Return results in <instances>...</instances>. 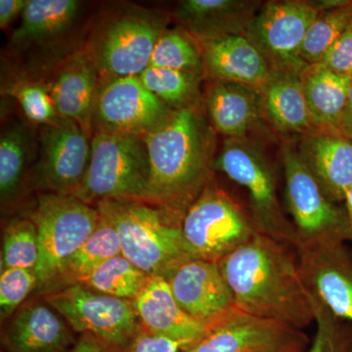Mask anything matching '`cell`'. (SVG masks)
I'll list each match as a JSON object with an SVG mask.
<instances>
[{"mask_svg":"<svg viewBox=\"0 0 352 352\" xmlns=\"http://www.w3.org/2000/svg\"><path fill=\"white\" fill-rule=\"evenodd\" d=\"M294 249L258 232L222 259L219 266L235 307L298 330L312 323L311 294Z\"/></svg>","mask_w":352,"mask_h":352,"instance_id":"6da1fadb","label":"cell"},{"mask_svg":"<svg viewBox=\"0 0 352 352\" xmlns=\"http://www.w3.org/2000/svg\"><path fill=\"white\" fill-rule=\"evenodd\" d=\"M197 105L173 110L144 136L150 164L146 203L182 224L187 210L212 182L215 134Z\"/></svg>","mask_w":352,"mask_h":352,"instance_id":"7a4b0ae2","label":"cell"},{"mask_svg":"<svg viewBox=\"0 0 352 352\" xmlns=\"http://www.w3.org/2000/svg\"><path fill=\"white\" fill-rule=\"evenodd\" d=\"M117 230L122 254L148 276L166 278L192 258L182 224L164 210L135 200H109L97 205Z\"/></svg>","mask_w":352,"mask_h":352,"instance_id":"3957f363","label":"cell"},{"mask_svg":"<svg viewBox=\"0 0 352 352\" xmlns=\"http://www.w3.org/2000/svg\"><path fill=\"white\" fill-rule=\"evenodd\" d=\"M149 180L144 138L95 132L87 173L74 197L87 205L109 200L146 201Z\"/></svg>","mask_w":352,"mask_h":352,"instance_id":"277c9868","label":"cell"},{"mask_svg":"<svg viewBox=\"0 0 352 352\" xmlns=\"http://www.w3.org/2000/svg\"><path fill=\"white\" fill-rule=\"evenodd\" d=\"M166 30L164 16L129 7L95 28L85 52L98 72L101 83L139 76L149 67L157 39Z\"/></svg>","mask_w":352,"mask_h":352,"instance_id":"5b68a950","label":"cell"},{"mask_svg":"<svg viewBox=\"0 0 352 352\" xmlns=\"http://www.w3.org/2000/svg\"><path fill=\"white\" fill-rule=\"evenodd\" d=\"M214 170L247 190L251 217L259 233L296 250V229L280 206L274 173L256 143L247 138H227L215 159Z\"/></svg>","mask_w":352,"mask_h":352,"instance_id":"8992f818","label":"cell"},{"mask_svg":"<svg viewBox=\"0 0 352 352\" xmlns=\"http://www.w3.org/2000/svg\"><path fill=\"white\" fill-rule=\"evenodd\" d=\"M98 208L74 196L44 193L38 196L30 219L36 224L39 259L34 272L38 287L57 282L65 263L96 228Z\"/></svg>","mask_w":352,"mask_h":352,"instance_id":"52a82bcc","label":"cell"},{"mask_svg":"<svg viewBox=\"0 0 352 352\" xmlns=\"http://www.w3.org/2000/svg\"><path fill=\"white\" fill-rule=\"evenodd\" d=\"M182 228L191 258L215 263L258 233L251 215L212 182L187 210Z\"/></svg>","mask_w":352,"mask_h":352,"instance_id":"ba28073f","label":"cell"},{"mask_svg":"<svg viewBox=\"0 0 352 352\" xmlns=\"http://www.w3.org/2000/svg\"><path fill=\"white\" fill-rule=\"evenodd\" d=\"M43 298L75 333H90L122 351L142 329L133 300L103 295L80 284H65Z\"/></svg>","mask_w":352,"mask_h":352,"instance_id":"9c48e42d","label":"cell"},{"mask_svg":"<svg viewBox=\"0 0 352 352\" xmlns=\"http://www.w3.org/2000/svg\"><path fill=\"white\" fill-rule=\"evenodd\" d=\"M285 194L298 237V247L316 240L349 241L344 206L333 203L324 193L314 176L300 159L296 148L282 149ZM296 247V248H298Z\"/></svg>","mask_w":352,"mask_h":352,"instance_id":"30bf717a","label":"cell"},{"mask_svg":"<svg viewBox=\"0 0 352 352\" xmlns=\"http://www.w3.org/2000/svg\"><path fill=\"white\" fill-rule=\"evenodd\" d=\"M320 13L316 1L285 0L261 6L245 32L272 71L300 75L307 68L302 47L308 28Z\"/></svg>","mask_w":352,"mask_h":352,"instance_id":"8fae6325","label":"cell"},{"mask_svg":"<svg viewBox=\"0 0 352 352\" xmlns=\"http://www.w3.org/2000/svg\"><path fill=\"white\" fill-rule=\"evenodd\" d=\"M307 344V335L302 330L234 307L208 326L207 332L184 352L305 351Z\"/></svg>","mask_w":352,"mask_h":352,"instance_id":"7c38bea8","label":"cell"},{"mask_svg":"<svg viewBox=\"0 0 352 352\" xmlns=\"http://www.w3.org/2000/svg\"><path fill=\"white\" fill-rule=\"evenodd\" d=\"M173 109L148 90L139 76L101 83L95 104V132L144 138Z\"/></svg>","mask_w":352,"mask_h":352,"instance_id":"4fadbf2b","label":"cell"},{"mask_svg":"<svg viewBox=\"0 0 352 352\" xmlns=\"http://www.w3.org/2000/svg\"><path fill=\"white\" fill-rule=\"evenodd\" d=\"M91 136L73 120L58 118L41 126L39 183L50 193L74 196L87 173Z\"/></svg>","mask_w":352,"mask_h":352,"instance_id":"5bb4252c","label":"cell"},{"mask_svg":"<svg viewBox=\"0 0 352 352\" xmlns=\"http://www.w3.org/2000/svg\"><path fill=\"white\" fill-rule=\"evenodd\" d=\"M308 291L352 324V252L344 242L322 239L296 248Z\"/></svg>","mask_w":352,"mask_h":352,"instance_id":"9a60e30c","label":"cell"},{"mask_svg":"<svg viewBox=\"0 0 352 352\" xmlns=\"http://www.w3.org/2000/svg\"><path fill=\"white\" fill-rule=\"evenodd\" d=\"M166 279L183 311L206 325H212L235 307L219 263L190 258Z\"/></svg>","mask_w":352,"mask_h":352,"instance_id":"2e32d148","label":"cell"},{"mask_svg":"<svg viewBox=\"0 0 352 352\" xmlns=\"http://www.w3.org/2000/svg\"><path fill=\"white\" fill-rule=\"evenodd\" d=\"M76 340L75 331L45 302L19 308L1 335L7 352H68Z\"/></svg>","mask_w":352,"mask_h":352,"instance_id":"e0dca14e","label":"cell"},{"mask_svg":"<svg viewBox=\"0 0 352 352\" xmlns=\"http://www.w3.org/2000/svg\"><path fill=\"white\" fill-rule=\"evenodd\" d=\"M101 80L85 52L72 55L56 69L46 90L58 116L76 122L89 134Z\"/></svg>","mask_w":352,"mask_h":352,"instance_id":"ac0fdd59","label":"cell"},{"mask_svg":"<svg viewBox=\"0 0 352 352\" xmlns=\"http://www.w3.org/2000/svg\"><path fill=\"white\" fill-rule=\"evenodd\" d=\"M300 159L325 195L344 203L352 187V140L340 132L314 131L300 138Z\"/></svg>","mask_w":352,"mask_h":352,"instance_id":"d6986e66","label":"cell"},{"mask_svg":"<svg viewBox=\"0 0 352 352\" xmlns=\"http://www.w3.org/2000/svg\"><path fill=\"white\" fill-rule=\"evenodd\" d=\"M203 56L205 75L261 89L272 69L263 53L245 34L230 36L198 43Z\"/></svg>","mask_w":352,"mask_h":352,"instance_id":"ffe728a7","label":"cell"},{"mask_svg":"<svg viewBox=\"0 0 352 352\" xmlns=\"http://www.w3.org/2000/svg\"><path fill=\"white\" fill-rule=\"evenodd\" d=\"M251 0H184L176 18L197 43L245 34L261 8Z\"/></svg>","mask_w":352,"mask_h":352,"instance_id":"44dd1931","label":"cell"},{"mask_svg":"<svg viewBox=\"0 0 352 352\" xmlns=\"http://www.w3.org/2000/svg\"><path fill=\"white\" fill-rule=\"evenodd\" d=\"M133 303L142 328L155 335L195 342L207 332L208 325L178 305L166 278L148 277Z\"/></svg>","mask_w":352,"mask_h":352,"instance_id":"7402d4cb","label":"cell"},{"mask_svg":"<svg viewBox=\"0 0 352 352\" xmlns=\"http://www.w3.org/2000/svg\"><path fill=\"white\" fill-rule=\"evenodd\" d=\"M261 117L285 135L305 136L316 131L308 111L300 75L272 71L261 90Z\"/></svg>","mask_w":352,"mask_h":352,"instance_id":"603a6c76","label":"cell"},{"mask_svg":"<svg viewBox=\"0 0 352 352\" xmlns=\"http://www.w3.org/2000/svg\"><path fill=\"white\" fill-rule=\"evenodd\" d=\"M206 106L210 124L227 138H245L263 118L259 92L240 83L214 80Z\"/></svg>","mask_w":352,"mask_h":352,"instance_id":"cb8c5ba5","label":"cell"},{"mask_svg":"<svg viewBox=\"0 0 352 352\" xmlns=\"http://www.w3.org/2000/svg\"><path fill=\"white\" fill-rule=\"evenodd\" d=\"M308 111L316 131L340 132L352 78L323 65H310L300 75Z\"/></svg>","mask_w":352,"mask_h":352,"instance_id":"d4e9b609","label":"cell"},{"mask_svg":"<svg viewBox=\"0 0 352 352\" xmlns=\"http://www.w3.org/2000/svg\"><path fill=\"white\" fill-rule=\"evenodd\" d=\"M80 7L76 0H29L11 44L24 47L55 41L75 24Z\"/></svg>","mask_w":352,"mask_h":352,"instance_id":"484cf974","label":"cell"},{"mask_svg":"<svg viewBox=\"0 0 352 352\" xmlns=\"http://www.w3.org/2000/svg\"><path fill=\"white\" fill-rule=\"evenodd\" d=\"M99 214L100 217L96 228L82 247L65 263L58 282L73 283L108 259L122 254L119 235L115 226L100 210Z\"/></svg>","mask_w":352,"mask_h":352,"instance_id":"4316f807","label":"cell"},{"mask_svg":"<svg viewBox=\"0 0 352 352\" xmlns=\"http://www.w3.org/2000/svg\"><path fill=\"white\" fill-rule=\"evenodd\" d=\"M148 277L145 272L120 254L101 263L73 283L82 285L103 295L134 300Z\"/></svg>","mask_w":352,"mask_h":352,"instance_id":"83f0119b","label":"cell"},{"mask_svg":"<svg viewBox=\"0 0 352 352\" xmlns=\"http://www.w3.org/2000/svg\"><path fill=\"white\" fill-rule=\"evenodd\" d=\"M31 135L24 124H13L0 138V199L2 206L12 201L24 175Z\"/></svg>","mask_w":352,"mask_h":352,"instance_id":"f1b7e54d","label":"cell"},{"mask_svg":"<svg viewBox=\"0 0 352 352\" xmlns=\"http://www.w3.org/2000/svg\"><path fill=\"white\" fill-rule=\"evenodd\" d=\"M201 76L177 69L148 67L139 76L148 90L173 110L196 105Z\"/></svg>","mask_w":352,"mask_h":352,"instance_id":"f546056e","label":"cell"},{"mask_svg":"<svg viewBox=\"0 0 352 352\" xmlns=\"http://www.w3.org/2000/svg\"><path fill=\"white\" fill-rule=\"evenodd\" d=\"M352 23V0L326 9L308 28L302 47V58L307 66L319 64L333 43Z\"/></svg>","mask_w":352,"mask_h":352,"instance_id":"4dcf8cb0","label":"cell"},{"mask_svg":"<svg viewBox=\"0 0 352 352\" xmlns=\"http://www.w3.org/2000/svg\"><path fill=\"white\" fill-rule=\"evenodd\" d=\"M149 67L205 75L200 46L184 29L163 32L155 45Z\"/></svg>","mask_w":352,"mask_h":352,"instance_id":"1f68e13d","label":"cell"},{"mask_svg":"<svg viewBox=\"0 0 352 352\" xmlns=\"http://www.w3.org/2000/svg\"><path fill=\"white\" fill-rule=\"evenodd\" d=\"M1 270H34L39 259L38 229L31 219H14L7 224L2 241Z\"/></svg>","mask_w":352,"mask_h":352,"instance_id":"d6a6232c","label":"cell"},{"mask_svg":"<svg viewBox=\"0 0 352 352\" xmlns=\"http://www.w3.org/2000/svg\"><path fill=\"white\" fill-rule=\"evenodd\" d=\"M311 294L317 330L307 352H352V324L333 314Z\"/></svg>","mask_w":352,"mask_h":352,"instance_id":"836d02e7","label":"cell"},{"mask_svg":"<svg viewBox=\"0 0 352 352\" xmlns=\"http://www.w3.org/2000/svg\"><path fill=\"white\" fill-rule=\"evenodd\" d=\"M8 92L18 101L25 117L32 122L45 126L59 118L52 99L43 85L30 80H18L8 88Z\"/></svg>","mask_w":352,"mask_h":352,"instance_id":"e575fe53","label":"cell"},{"mask_svg":"<svg viewBox=\"0 0 352 352\" xmlns=\"http://www.w3.org/2000/svg\"><path fill=\"white\" fill-rule=\"evenodd\" d=\"M38 287L34 270L4 268L0 275V316L1 320L12 316L27 296Z\"/></svg>","mask_w":352,"mask_h":352,"instance_id":"d590c367","label":"cell"},{"mask_svg":"<svg viewBox=\"0 0 352 352\" xmlns=\"http://www.w3.org/2000/svg\"><path fill=\"white\" fill-rule=\"evenodd\" d=\"M319 64L333 73L352 78V23Z\"/></svg>","mask_w":352,"mask_h":352,"instance_id":"8d00e7d4","label":"cell"},{"mask_svg":"<svg viewBox=\"0 0 352 352\" xmlns=\"http://www.w3.org/2000/svg\"><path fill=\"white\" fill-rule=\"evenodd\" d=\"M193 342L155 335L142 328L124 352H184Z\"/></svg>","mask_w":352,"mask_h":352,"instance_id":"74e56055","label":"cell"},{"mask_svg":"<svg viewBox=\"0 0 352 352\" xmlns=\"http://www.w3.org/2000/svg\"><path fill=\"white\" fill-rule=\"evenodd\" d=\"M68 352H124L90 333H82Z\"/></svg>","mask_w":352,"mask_h":352,"instance_id":"f35d334b","label":"cell"},{"mask_svg":"<svg viewBox=\"0 0 352 352\" xmlns=\"http://www.w3.org/2000/svg\"><path fill=\"white\" fill-rule=\"evenodd\" d=\"M29 0H0V28L7 25L24 12Z\"/></svg>","mask_w":352,"mask_h":352,"instance_id":"ab89813d","label":"cell"},{"mask_svg":"<svg viewBox=\"0 0 352 352\" xmlns=\"http://www.w3.org/2000/svg\"><path fill=\"white\" fill-rule=\"evenodd\" d=\"M340 133L344 134V136L352 140V82L351 89H349V98H347L346 110H344L342 122H340Z\"/></svg>","mask_w":352,"mask_h":352,"instance_id":"60d3db41","label":"cell"},{"mask_svg":"<svg viewBox=\"0 0 352 352\" xmlns=\"http://www.w3.org/2000/svg\"><path fill=\"white\" fill-rule=\"evenodd\" d=\"M344 206L346 208L347 221H349V241L352 242V187L347 191Z\"/></svg>","mask_w":352,"mask_h":352,"instance_id":"b9f144b4","label":"cell"},{"mask_svg":"<svg viewBox=\"0 0 352 352\" xmlns=\"http://www.w3.org/2000/svg\"><path fill=\"white\" fill-rule=\"evenodd\" d=\"M289 352H305V351H289Z\"/></svg>","mask_w":352,"mask_h":352,"instance_id":"7bdbcfd3","label":"cell"},{"mask_svg":"<svg viewBox=\"0 0 352 352\" xmlns=\"http://www.w3.org/2000/svg\"><path fill=\"white\" fill-rule=\"evenodd\" d=\"M1 352H4L3 351H2Z\"/></svg>","mask_w":352,"mask_h":352,"instance_id":"ee69618b","label":"cell"}]
</instances>
